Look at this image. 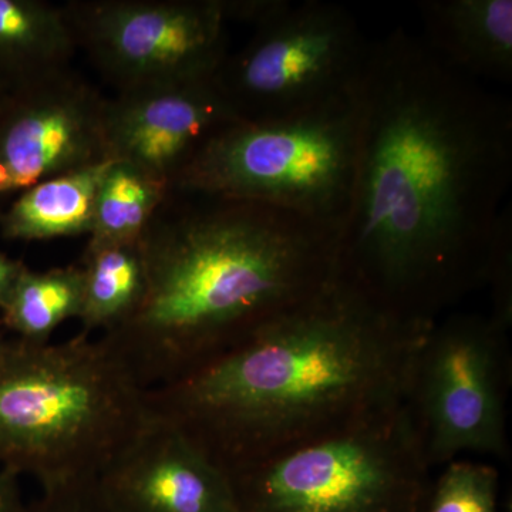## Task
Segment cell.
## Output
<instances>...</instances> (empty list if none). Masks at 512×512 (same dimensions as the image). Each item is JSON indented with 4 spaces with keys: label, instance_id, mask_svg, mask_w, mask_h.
Segmentation results:
<instances>
[{
    "label": "cell",
    "instance_id": "44dd1931",
    "mask_svg": "<svg viewBox=\"0 0 512 512\" xmlns=\"http://www.w3.org/2000/svg\"><path fill=\"white\" fill-rule=\"evenodd\" d=\"M19 480L18 474L0 468V512L26 511L22 493H20Z\"/></svg>",
    "mask_w": 512,
    "mask_h": 512
},
{
    "label": "cell",
    "instance_id": "9c48e42d",
    "mask_svg": "<svg viewBox=\"0 0 512 512\" xmlns=\"http://www.w3.org/2000/svg\"><path fill=\"white\" fill-rule=\"evenodd\" d=\"M77 50L117 92L214 79L227 52L222 0H72Z\"/></svg>",
    "mask_w": 512,
    "mask_h": 512
},
{
    "label": "cell",
    "instance_id": "52a82bcc",
    "mask_svg": "<svg viewBox=\"0 0 512 512\" xmlns=\"http://www.w3.org/2000/svg\"><path fill=\"white\" fill-rule=\"evenodd\" d=\"M369 45L342 6L286 2L228 53L214 83L239 120L288 116L353 92Z\"/></svg>",
    "mask_w": 512,
    "mask_h": 512
},
{
    "label": "cell",
    "instance_id": "6da1fadb",
    "mask_svg": "<svg viewBox=\"0 0 512 512\" xmlns=\"http://www.w3.org/2000/svg\"><path fill=\"white\" fill-rule=\"evenodd\" d=\"M338 279L414 318L434 319L487 278L512 180V106L396 29L370 43Z\"/></svg>",
    "mask_w": 512,
    "mask_h": 512
},
{
    "label": "cell",
    "instance_id": "ffe728a7",
    "mask_svg": "<svg viewBox=\"0 0 512 512\" xmlns=\"http://www.w3.org/2000/svg\"><path fill=\"white\" fill-rule=\"evenodd\" d=\"M25 512H110L97 477L77 478L43 488L42 495Z\"/></svg>",
    "mask_w": 512,
    "mask_h": 512
},
{
    "label": "cell",
    "instance_id": "ac0fdd59",
    "mask_svg": "<svg viewBox=\"0 0 512 512\" xmlns=\"http://www.w3.org/2000/svg\"><path fill=\"white\" fill-rule=\"evenodd\" d=\"M83 302L80 265L36 272L26 266L3 303L2 323L16 338L50 342L66 320L79 318Z\"/></svg>",
    "mask_w": 512,
    "mask_h": 512
},
{
    "label": "cell",
    "instance_id": "5bb4252c",
    "mask_svg": "<svg viewBox=\"0 0 512 512\" xmlns=\"http://www.w3.org/2000/svg\"><path fill=\"white\" fill-rule=\"evenodd\" d=\"M109 160L49 178L0 211V235L9 241H47L92 231L97 190Z\"/></svg>",
    "mask_w": 512,
    "mask_h": 512
},
{
    "label": "cell",
    "instance_id": "277c9868",
    "mask_svg": "<svg viewBox=\"0 0 512 512\" xmlns=\"http://www.w3.org/2000/svg\"><path fill=\"white\" fill-rule=\"evenodd\" d=\"M147 390L103 339H6L0 466L40 487L97 477L148 419Z\"/></svg>",
    "mask_w": 512,
    "mask_h": 512
},
{
    "label": "cell",
    "instance_id": "4fadbf2b",
    "mask_svg": "<svg viewBox=\"0 0 512 512\" xmlns=\"http://www.w3.org/2000/svg\"><path fill=\"white\" fill-rule=\"evenodd\" d=\"M427 46L467 76L498 82L512 79L511 0L421 2Z\"/></svg>",
    "mask_w": 512,
    "mask_h": 512
},
{
    "label": "cell",
    "instance_id": "5b68a950",
    "mask_svg": "<svg viewBox=\"0 0 512 512\" xmlns=\"http://www.w3.org/2000/svg\"><path fill=\"white\" fill-rule=\"evenodd\" d=\"M357 87L288 116L229 124L171 188L269 205L336 234L348 210L359 150Z\"/></svg>",
    "mask_w": 512,
    "mask_h": 512
},
{
    "label": "cell",
    "instance_id": "8fae6325",
    "mask_svg": "<svg viewBox=\"0 0 512 512\" xmlns=\"http://www.w3.org/2000/svg\"><path fill=\"white\" fill-rule=\"evenodd\" d=\"M238 120L214 79L117 92L104 104L107 156L138 165L171 188L198 151Z\"/></svg>",
    "mask_w": 512,
    "mask_h": 512
},
{
    "label": "cell",
    "instance_id": "7402d4cb",
    "mask_svg": "<svg viewBox=\"0 0 512 512\" xmlns=\"http://www.w3.org/2000/svg\"><path fill=\"white\" fill-rule=\"evenodd\" d=\"M25 268L26 265L23 262L9 258L8 255L0 252V308Z\"/></svg>",
    "mask_w": 512,
    "mask_h": 512
},
{
    "label": "cell",
    "instance_id": "3957f363",
    "mask_svg": "<svg viewBox=\"0 0 512 512\" xmlns=\"http://www.w3.org/2000/svg\"><path fill=\"white\" fill-rule=\"evenodd\" d=\"M140 249L143 299L99 338L146 390L191 375L338 281L333 229L220 195L170 188Z\"/></svg>",
    "mask_w": 512,
    "mask_h": 512
},
{
    "label": "cell",
    "instance_id": "603a6c76",
    "mask_svg": "<svg viewBox=\"0 0 512 512\" xmlns=\"http://www.w3.org/2000/svg\"><path fill=\"white\" fill-rule=\"evenodd\" d=\"M8 89V86H6L5 83L0 80V96H2L3 93H5V90Z\"/></svg>",
    "mask_w": 512,
    "mask_h": 512
},
{
    "label": "cell",
    "instance_id": "30bf717a",
    "mask_svg": "<svg viewBox=\"0 0 512 512\" xmlns=\"http://www.w3.org/2000/svg\"><path fill=\"white\" fill-rule=\"evenodd\" d=\"M106 97L72 67L0 96V211L42 181L109 160Z\"/></svg>",
    "mask_w": 512,
    "mask_h": 512
},
{
    "label": "cell",
    "instance_id": "7c38bea8",
    "mask_svg": "<svg viewBox=\"0 0 512 512\" xmlns=\"http://www.w3.org/2000/svg\"><path fill=\"white\" fill-rule=\"evenodd\" d=\"M97 481L110 512H242L227 473L153 417Z\"/></svg>",
    "mask_w": 512,
    "mask_h": 512
},
{
    "label": "cell",
    "instance_id": "7a4b0ae2",
    "mask_svg": "<svg viewBox=\"0 0 512 512\" xmlns=\"http://www.w3.org/2000/svg\"><path fill=\"white\" fill-rule=\"evenodd\" d=\"M434 322L336 281L191 375L148 389L147 414L229 473L403 406Z\"/></svg>",
    "mask_w": 512,
    "mask_h": 512
},
{
    "label": "cell",
    "instance_id": "8992f818",
    "mask_svg": "<svg viewBox=\"0 0 512 512\" xmlns=\"http://www.w3.org/2000/svg\"><path fill=\"white\" fill-rule=\"evenodd\" d=\"M429 471L404 403L227 476L242 512H419Z\"/></svg>",
    "mask_w": 512,
    "mask_h": 512
},
{
    "label": "cell",
    "instance_id": "2e32d148",
    "mask_svg": "<svg viewBox=\"0 0 512 512\" xmlns=\"http://www.w3.org/2000/svg\"><path fill=\"white\" fill-rule=\"evenodd\" d=\"M82 332L104 335L119 328L140 305L146 271L138 244L89 245L83 254Z\"/></svg>",
    "mask_w": 512,
    "mask_h": 512
},
{
    "label": "cell",
    "instance_id": "ba28073f",
    "mask_svg": "<svg viewBox=\"0 0 512 512\" xmlns=\"http://www.w3.org/2000/svg\"><path fill=\"white\" fill-rule=\"evenodd\" d=\"M498 316L434 322L414 363L407 406L430 468L464 451L505 457L507 328Z\"/></svg>",
    "mask_w": 512,
    "mask_h": 512
},
{
    "label": "cell",
    "instance_id": "e0dca14e",
    "mask_svg": "<svg viewBox=\"0 0 512 512\" xmlns=\"http://www.w3.org/2000/svg\"><path fill=\"white\" fill-rule=\"evenodd\" d=\"M170 191L144 168L111 160L94 205L89 245L138 244Z\"/></svg>",
    "mask_w": 512,
    "mask_h": 512
},
{
    "label": "cell",
    "instance_id": "cb8c5ba5",
    "mask_svg": "<svg viewBox=\"0 0 512 512\" xmlns=\"http://www.w3.org/2000/svg\"><path fill=\"white\" fill-rule=\"evenodd\" d=\"M6 339L3 338L2 332H0V350H2L3 345H5Z\"/></svg>",
    "mask_w": 512,
    "mask_h": 512
},
{
    "label": "cell",
    "instance_id": "9a60e30c",
    "mask_svg": "<svg viewBox=\"0 0 512 512\" xmlns=\"http://www.w3.org/2000/svg\"><path fill=\"white\" fill-rule=\"evenodd\" d=\"M76 39L63 5L0 0V80L8 87L72 67Z\"/></svg>",
    "mask_w": 512,
    "mask_h": 512
},
{
    "label": "cell",
    "instance_id": "d6986e66",
    "mask_svg": "<svg viewBox=\"0 0 512 512\" xmlns=\"http://www.w3.org/2000/svg\"><path fill=\"white\" fill-rule=\"evenodd\" d=\"M498 473L471 461H451L429 488L427 512H497Z\"/></svg>",
    "mask_w": 512,
    "mask_h": 512
}]
</instances>
